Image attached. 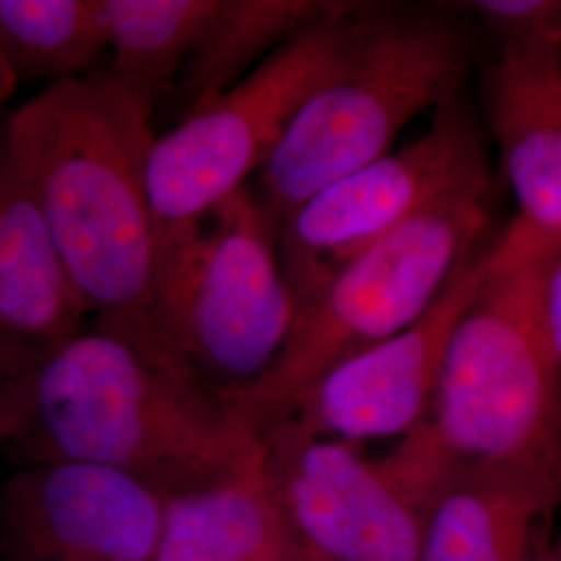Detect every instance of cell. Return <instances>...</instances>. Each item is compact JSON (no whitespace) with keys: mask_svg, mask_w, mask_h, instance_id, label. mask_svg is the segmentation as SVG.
Listing matches in <instances>:
<instances>
[{"mask_svg":"<svg viewBox=\"0 0 561 561\" xmlns=\"http://www.w3.org/2000/svg\"><path fill=\"white\" fill-rule=\"evenodd\" d=\"M106 53L101 0H0V57L18 81L83 78Z\"/></svg>","mask_w":561,"mask_h":561,"instance_id":"obj_18","label":"cell"},{"mask_svg":"<svg viewBox=\"0 0 561 561\" xmlns=\"http://www.w3.org/2000/svg\"><path fill=\"white\" fill-rule=\"evenodd\" d=\"M11 447L25 463L117 470L164 500L225 481L261 456V439L233 412L92 327L50 350Z\"/></svg>","mask_w":561,"mask_h":561,"instance_id":"obj_2","label":"cell"},{"mask_svg":"<svg viewBox=\"0 0 561 561\" xmlns=\"http://www.w3.org/2000/svg\"><path fill=\"white\" fill-rule=\"evenodd\" d=\"M484 245L463 259L421 319L331 366L291 419L352 445L416 431L431 416L449 341L481 277Z\"/></svg>","mask_w":561,"mask_h":561,"instance_id":"obj_11","label":"cell"},{"mask_svg":"<svg viewBox=\"0 0 561 561\" xmlns=\"http://www.w3.org/2000/svg\"><path fill=\"white\" fill-rule=\"evenodd\" d=\"M458 4L360 2L347 46L301 104L252 192L279 227L322 187L387 154L401 129L460 94L474 41Z\"/></svg>","mask_w":561,"mask_h":561,"instance_id":"obj_3","label":"cell"},{"mask_svg":"<svg viewBox=\"0 0 561 561\" xmlns=\"http://www.w3.org/2000/svg\"><path fill=\"white\" fill-rule=\"evenodd\" d=\"M484 115L516 219L561 243V44H503L482 71Z\"/></svg>","mask_w":561,"mask_h":561,"instance_id":"obj_13","label":"cell"},{"mask_svg":"<svg viewBox=\"0 0 561 561\" xmlns=\"http://www.w3.org/2000/svg\"><path fill=\"white\" fill-rule=\"evenodd\" d=\"M545 322L551 345L561 362V254L545 283Z\"/></svg>","mask_w":561,"mask_h":561,"instance_id":"obj_21","label":"cell"},{"mask_svg":"<svg viewBox=\"0 0 561 561\" xmlns=\"http://www.w3.org/2000/svg\"><path fill=\"white\" fill-rule=\"evenodd\" d=\"M561 502V458L447 466L422 505L419 561H537Z\"/></svg>","mask_w":561,"mask_h":561,"instance_id":"obj_12","label":"cell"},{"mask_svg":"<svg viewBox=\"0 0 561 561\" xmlns=\"http://www.w3.org/2000/svg\"><path fill=\"white\" fill-rule=\"evenodd\" d=\"M261 456L238 474L167 500L154 561H300Z\"/></svg>","mask_w":561,"mask_h":561,"instance_id":"obj_15","label":"cell"},{"mask_svg":"<svg viewBox=\"0 0 561 561\" xmlns=\"http://www.w3.org/2000/svg\"><path fill=\"white\" fill-rule=\"evenodd\" d=\"M360 2L285 42L213 101L178 121L152 144L146 185L162 243L190 231L248 185L277 148L301 104L337 65Z\"/></svg>","mask_w":561,"mask_h":561,"instance_id":"obj_7","label":"cell"},{"mask_svg":"<svg viewBox=\"0 0 561 561\" xmlns=\"http://www.w3.org/2000/svg\"><path fill=\"white\" fill-rule=\"evenodd\" d=\"M489 192L491 173L466 181L341 266L298 310L268 373L233 403L241 424L261 437L289 421L331 366L421 319L463 259L481 245Z\"/></svg>","mask_w":561,"mask_h":561,"instance_id":"obj_6","label":"cell"},{"mask_svg":"<svg viewBox=\"0 0 561 561\" xmlns=\"http://www.w3.org/2000/svg\"><path fill=\"white\" fill-rule=\"evenodd\" d=\"M560 254V241L516 217L484 245L422 422L449 466L561 458V362L545 322V283Z\"/></svg>","mask_w":561,"mask_h":561,"instance_id":"obj_4","label":"cell"},{"mask_svg":"<svg viewBox=\"0 0 561 561\" xmlns=\"http://www.w3.org/2000/svg\"><path fill=\"white\" fill-rule=\"evenodd\" d=\"M296 317L277 225L245 185L162 243L140 352L231 412L279 358Z\"/></svg>","mask_w":561,"mask_h":561,"instance_id":"obj_5","label":"cell"},{"mask_svg":"<svg viewBox=\"0 0 561 561\" xmlns=\"http://www.w3.org/2000/svg\"><path fill=\"white\" fill-rule=\"evenodd\" d=\"M217 0H101L106 69L154 117L169 101Z\"/></svg>","mask_w":561,"mask_h":561,"instance_id":"obj_17","label":"cell"},{"mask_svg":"<svg viewBox=\"0 0 561 561\" xmlns=\"http://www.w3.org/2000/svg\"><path fill=\"white\" fill-rule=\"evenodd\" d=\"M53 347L0 333V447L15 442L27 424L42 366Z\"/></svg>","mask_w":561,"mask_h":561,"instance_id":"obj_19","label":"cell"},{"mask_svg":"<svg viewBox=\"0 0 561 561\" xmlns=\"http://www.w3.org/2000/svg\"><path fill=\"white\" fill-rule=\"evenodd\" d=\"M18 83H20V81L11 73V69L7 67L4 59L0 57V106H2V102L7 101V99L13 94V90H15Z\"/></svg>","mask_w":561,"mask_h":561,"instance_id":"obj_22","label":"cell"},{"mask_svg":"<svg viewBox=\"0 0 561 561\" xmlns=\"http://www.w3.org/2000/svg\"><path fill=\"white\" fill-rule=\"evenodd\" d=\"M537 561H561V535L549 542Z\"/></svg>","mask_w":561,"mask_h":561,"instance_id":"obj_23","label":"cell"},{"mask_svg":"<svg viewBox=\"0 0 561 561\" xmlns=\"http://www.w3.org/2000/svg\"><path fill=\"white\" fill-rule=\"evenodd\" d=\"M300 561H324L321 558H314V556H310V553H304V558Z\"/></svg>","mask_w":561,"mask_h":561,"instance_id":"obj_24","label":"cell"},{"mask_svg":"<svg viewBox=\"0 0 561 561\" xmlns=\"http://www.w3.org/2000/svg\"><path fill=\"white\" fill-rule=\"evenodd\" d=\"M262 466L304 551L324 561H419L421 507L385 458L289 419L264 431Z\"/></svg>","mask_w":561,"mask_h":561,"instance_id":"obj_9","label":"cell"},{"mask_svg":"<svg viewBox=\"0 0 561 561\" xmlns=\"http://www.w3.org/2000/svg\"><path fill=\"white\" fill-rule=\"evenodd\" d=\"M164 507L111 468L25 463L0 484V561H154Z\"/></svg>","mask_w":561,"mask_h":561,"instance_id":"obj_10","label":"cell"},{"mask_svg":"<svg viewBox=\"0 0 561 561\" xmlns=\"http://www.w3.org/2000/svg\"><path fill=\"white\" fill-rule=\"evenodd\" d=\"M0 117V333L57 345L85 327Z\"/></svg>","mask_w":561,"mask_h":561,"instance_id":"obj_14","label":"cell"},{"mask_svg":"<svg viewBox=\"0 0 561 561\" xmlns=\"http://www.w3.org/2000/svg\"><path fill=\"white\" fill-rule=\"evenodd\" d=\"M343 4L324 0H217L169 96L175 123L233 88L285 42L331 18Z\"/></svg>","mask_w":561,"mask_h":561,"instance_id":"obj_16","label":"cell"},{"mask_svg":"<svg viewBox=\"0 0 561 561\" xmlns=\"http://www.w3.org/2000/svg\"><path fill=\"white\" fill-rule=\"evenodd\" d=\"M484 173V131L460 92L416 140L333 181L280 221V264L298 310L375 241Z\"/></svg>","mask_w":561,"mask_h":561,"instance_id":"obj_8","label":"cell"},{"mask_svg":"<svg viewBox=\"0 0 561 561\" xmlns=\"http://www.w3.org/2000/svg\"><path fill=\"white\" fill-rule=\"evenodd\" d=\"M9 138L90 327L140 350L161 256L152 117L102 65L9 113Z\"/></svg>","mask_w":561,"mask_h":561,"instance_id":"obj_1","label":"cell"},{"mask_svg":"<svg viewBox=\"0 0 561 561\" xmlns=\"http://www.w3.org/2000/svg\"><path fill=\"white\" fill-rule=\"evenodd\" d=\"M461 11L503 44H561V0H474Z\"/></svg>","mask_w":561,"mask_h":561,"instance_id":"obj_20","label":"cell"}]
</instances>
